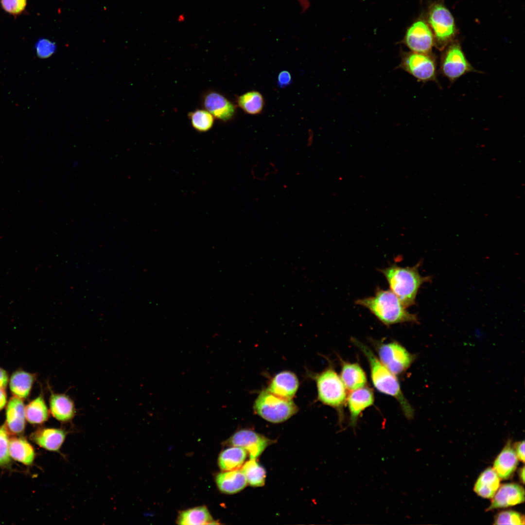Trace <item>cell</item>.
Masks as SVG:
<instances>
[{"mask_svg":"<svg viewBox=\"0 0 525 525\" xmlns=\"http://www.w3.org/2000/svg\"><path fill=\"white\" fill-rule=\"evenodd\" d=\"M351 341L367 359L374 387L379 392L394 398L405 416L407 419H412L414 416V409L403 395L396 375L381 363L368 346L354 338H351Z\"/></svg>","mask_w":525,"mask_h":525,"instance_id":"1","label":"cell"},{"mask_svg":"<svg viewBox=\"0 0 525 525\" xmlns=\"http://www.w3.org/2000/svg\"><path fill=\"white\" fill-rule=\"evenodd\" d=\"M355 304L368 309L387 326L398 323L418 322L417 315L409 312L400 299L390 290L378 287L374 296L358 299Z\"/></svg>","mask_w":525,"mask_h":525,"instance_id":"2","label":"cell"},{"mask_svg":"<svg viewBox=\"0 0 525 525\" xmlns=\"http://www.w3.org/2000/svg\"><path fill=\"white\" fill-rule=\"evenodd\" d=\"M419 262L413 267H401L392 264L379 269L386 279L390 290L407 308L416 303L418 292L421 286L430 280L429 276L423 277L419 273Z\"/></svg>","mask_w":525,"mask_h":525,"instance_id":"3","label":"cell"},{"mask_svg":"<svg viewBox=\"0 0 525 525\" xmlns=\"http://www.w3.org/2000/svg\"><path fill=\"white\" fill-rule=\"evenodd\" d=\"M317 386V398L324 404L336 410L340 423L344 418V407L346 403V388L340 376L331 367L313 376Z\"/></svg>","mask_w":525,"mask_h":525,"instance_id":"4","label":"cell"},{"mask_svg":"<svg viewBox=\"0 0 525 525\" xmlns=\"http://www.w3.org/2000/svg\"><path fill=\"white\" fill-rule=\"evenodd\" d=\"M253 409L262 419L274 423L287 420L298 411V407L292 399L277 396L267 389L259 394Z\"/></svg>","mask_w":525,"mask_h":525,"instance_id":"5","label":"cell"},{"mask_svg":"<svg viewBox=\"0 0 525 525\" xmlns=\"http://www.w3.org/2000/svg\"><path fill=\"white\" fill-rule=\"evenodd\" d=\"M401 58L398 69L407 72L418 81L438 82L437 63L435 57L431 53L403 52Z\"/></svg>","mask_w":525,"mask_h":525,"instance_id":"6","label":"cell"},{"mask_svg":"<svg viewBox=\"0 0 525 525\" xmlns=\"http://www.w3.org/2000/svg\"><path fill=\"white\" fill-rule=\"evenodd\" d=\"M374 346L379 360L395 375L404 373L416 357L396 341L376 342Z\"/></svg>","mask_w":525,"mask_h":525,"instance_id":"7","label":"cell"},{"mask_svg":"<svg viewBox=\"0 0 525 525\" xmlns=\"http://www.w3.org/2000/svg\"><path fill=\"white\" fill-rule=\"evenodd\" d=\"M440 71L451 82L471 72H478L466 58L458 43L451 45L443 53Z\"/></svg>","mask_w":525,"mask_h":525,"instance_id":"8","label":"cell"},{"mask_svg":"<svg viewBox=\"0 0 525 525\" xmlns=\"http://www.w3.org/2000/svg\"><path fill=\"white\" fill-rule=\"evenodd\" d=\"M428 21L434 32L438 47L443 48L455 35V21L452 14L443 5L436 4L430 9Z\"/></svg>","mask_w":525,"mask_h":525,"instance_id":"9","label":"cell"},{"mask_svg":"<svg viewBox=\"0 0 525 525\" xmlns=\"http://www.w3.org/2000/svg\"><path fill=\"white\" fill-rule=\"evenodd\" d=\"M273 441L265 436L248 429L235 432L227 441V444L245 449L249 459H256Z\"/></svg>","mask_w":525,"mask_h":525,"instance_id":"10","label":"cell"},{"mask_svg":"<svg viewBox=\"0 0 525 525\" xmlns=\"http://www.w3.org/2000/svg\"><path fill=\"white\" fill-rule=\"evenodd\" d=\"M403 43L412 52L431 53L434 41L428 25L422 20H418L407 30Z\"/></svg>","mask_w":525,"mask_h":525,"instance_id":"11","label":"cell"},{"mask_svg":"<svg viewBox=\"0 0 525 525\" xmlns=\"http://www.w3.org/2000/svg\"><path fill=\"white\" fill-rule=\"evenodd\" d=\"M201 104L214 118L223 122L232 120L236 113V106L233 103L214 90H208L203 94Z\"/></svg>","mask_w":525,"mask_h":525,"instance_id":"12","label":"cell"},{"mask_svg":"<svg viewBox=\"0 0 525 525\" xmlns=\"http://www.w3.org/2000/svg\"><path fill=\"white\" fill-rule=\"evenodd\" d=\"M525 501V490L520 485L506 483L499 486L487 511L505 508L521 504Z\"/></svg>","mask_w":525,"mask_h":525,"instance_id":"13","label":"cell"},{"mask_svg":"<svg viewBox=\"0 0 525 525\" xmlns=\"http://www.w3.org/2000/svg\"><path fill=\"white\" fill-rule=\"evenodd\" d=\"M374 402L373 392L367 386L350 391L346 400L350 413V425L355 427L362 412L372 405Z\"/></svg>","mask_w":525,"mask_h":525,"instance_id":"14","label":"cell"},{"mask_svg":"<svg viewBox=\"0 0 525 525\" xmlns=\"http://www.w3.org/2000/svg\"><path fill=\"white\" fill-rule=\"evenodd\" d=\"M298 386V380L295 374L290 371H283L273 378L266 389L277 396L292 399Z\"/></svg>","mask_w":525,"mask_h":525,"instance_id":"15","label":"cell"},{"mask_svg":"<svg viewBox=\"0 0 525 525\" xmlns=\"http://www.w3.org/2000/svg\"><path fill=\"white\" fill-rule=\"evenodd\" d=\"M518 460L515 450L512 447L511 441L509 440L495 458L493 469L500 479H508L516 470Z\"/></svg>","mask_w":525,"mask_h":525,"instance_id":"16","label":"cell"},{"mask_svg":"<svg viewBox=\"0 0 525 525\" xmlns=\"http://www.w3.org/2000/svg\"><path fill=\"white\" fill-rule=\"evenodd\" d=\"M215 482L219 490L225 494H234L243 490L247 482L241 470L223 471L218 473Z\"/></svg>","mask_w":525,"mask_h":525,"instance_id":"17","label":"cell"},{"mask_svg":"<svg viewBox=\"0 0 525 525\" xmlns=\"http://www.w3.org/2000/svg\"><path fill=\"white\" fill-rule=\"evenodd\" d=\"M50 409L52 416L57 420L67 422L75 415L73 400L65 394L52 393L49 400Z\"/></svg>","mask_w":525,"mask_h":525,"instance_id":"18","label":"cell"},{"mask_svg":"<svg viewBox=\"0 0 525 525\" xmlns=\"http://www.w3.org/2000/svg\"><path fill=\"white\" fill-rule=\"evenodd\" d=\"M340 378L346 389L352 391L366 385L367 378L362 367L356 363L341 360Z\"/></svg>","mask_w":525,"mask_h":525,"instance_id":"19","label":"cell"},{"mask_svg":"<svg viewBox=\"0 0 525 525\" xmlns=\"http://www.w3.org/2000/svg\"><path fill=\"white\" fill-rule=\"evenodd\" d=\"M25 406L21 399L11 398L7 404L6 412L7 426L15 434L22 432L25 425Z\"/></svg>","mask_w":525,"mask_h":525,"instance_id":"20","label":"cell"},{"mask_svg":"<svg viewBox=\"0 0 525 525\" xmlns=\"http://www.w3.org/2000/svg\"><path fill=\"white\" fill-rule=\"evenodd\" d=\"M66 437V432L63 429L46 428L36 431L33 436V439L41 447L55 452L60 449Z\"/></svg>","mask_w":525,"mask_h":525,"instance_id":"21","label":"cell"},{"mask_svg":"<svg viewBox=\"0 0 525 525\" xmlns=\"http://www.w3.org/2000/svg\"><path fill=\"white\" fill-rule=\"evenodd\" d=\"M500 483V478L494 469L489 467L479 476L474 484L473 490L479 496L491 499L499 488Z\"/></svg>","mask_w":525,"mask_h":525,"instance_id":"22","label":"cell"},{"mask_svg":"<svg viewBox=\"0 0 525 525\" xmlns=\"http://www.w3.org/2000/svg\"><path fill=\"white\" fill-rule=\"evenodd\" d=\"M176 522L179 525H202L218 524L206 506H199L182 511Z\"/></svg>","mask_w":525,"mask_h":525,"instance_id":"23","label":"cell"},{"mask_svg":"<svg viewBox=\"0 0 525 525\" xmlns=\"http://www.w3.org/2000/svg\"><path fill=\"white\" fill-rule=\"evenodd\" d=\"M247 454L245 449L239 447L232 446L228 448L219 454V467L223 471L238 469L243 465Z\"/></svg>","mask_w":525,"mask_h":525,"instance_id":"24","label":"cell"},{"mask_svg":"<svg viewBox=\"0 0 525 525\" xmlns=\"http://www.w3.org/2000/svg\"><path fill=\"white\" fill-rule=\"evenodd\" d=\"M10 457L25 465L31 464L35 458V451L32 446L25 439L15 438L9 441Z\"/></svg>","mask_w":525,"mask_h":525,"instance_id":"25","label":"cell"},{"mask_svg":"<svg viewBox=\"0 0 525 525\" xmlns=\"http://www.w3.org/2000/svg\"><path fill=\"white\" fill-rule=\"evenodd\" d=\"M34 380V375L22 370L17 371L11 377L10 390L15 397L21 399L26 398L30 394Z\"/></svg>","mask_w":525,"mask_h":525,"instance_id":"26","label":"cell"},{"mask_svg":"<svg viewBox=\"0 0 525 525\" xmlns=\"http://www.w3.org/2000/svg\"><path fill=\"white\" fill-rule=\"evenodd\" d=\"M239 107L245 113L250 115L261 113L264 106V100L262 94L256 90L246 92L237 98Z\"/></svg>","mask_w":525,"mask_h":525,"instance_id":"27","label":"cell"},{"mask_svg":"<svg viewBox=\"0 0 525 525\" xmlns=\"http://www.w3.org/2000/svg\"><path fill=\"white\" fill-rule=\"evenodd\" d=\"M25 419L32 424H41L49 418V410L42 396L40 395L25 407Z\"/></svg>","mask_w":525,"mask_h":525,"instance_id":"28","label":"cell"},{"mask_svg":"<svg viewBox=\"0 0 525 525\" xmlns=\"http://www.w3.org/2000/svg\"><path fill=\"white\" fill-rule=\"evenodd\" d=\"M247 482L252 487H262L265 483L266 472L255 459H249L241 468Z\"/></svg>","mask_w":525,"mask_h":525,"instance_id":"29","label":"cell"},{"mask_svg":"<svg viewBox=\"0 0 525 525\" xmlns=\"http://www.w3.org/2000/svg\"><path fill=\"white\" fill-rule=\"evenodd\" d=\"M192 127L199 132H206L213 126L214 117L205 109H196L188 114Z\"/></svg>","mask_w":525,"mask_h":525,"instance_id":"30","label":"cell"},{"mask_svg":"<svg viewBox=\"0 0 525 525\" xmlns=\"http://www.w3.org/2000/svg\"><path fill=\"white\" fill-rule=\"evenodd\" d=\"M494 521V525H524L525 517L521 513L514 510H504L495 516Z\"/></svg>","mask_w":525,"mask_h":525,"instance_id":"31","label":"cell"},{"mask_svg":"<svg viewBox=\"0 0 525 525\" xmlns=\"http://www.w3.org/2000/svg\"><path fill=\"white\" fill-rule=\"evenodd\" d=\"M35 48L36 55L41 59L50 57L56 51L55 43L46 38L39 39L36 42Z\"/></svg>","mask_w":525,"mask_h":525,"instance_id":"32","label":"cell"},{"mask_svg":"<svg viewBox=\"0 0 525 525\" xmlns=\"http://www.w3.org/2000/svg\"><path fill=\"white\" fill-rule=\"evenodd\" d=\"M9 440L5 425L0 427V465L8 464L10 461Z\"/></svg>","mask_w":525,"mask_h":525,"instance_id":"33","label":"cell"},{"mask_svg":"<svg viewBox=\"0 0 525 525\" xmlns=\"http://www.w3.org/2000/svg\"><path fill=\"white\" fill-rule=\"evenodd\" d=\"M2 8L13 16L22 13L27 5V0H0Z\"/></svg>","mask_w":525,"mask_h":525,"instance_id":"34","label":"cell"},{"mask_svg":"<svg viewBox=\"0 0 525 525\" xmlns=\"http://www.w3.org/2000/svg\"><path fill=\"white\" fill-rule=\"evenodd\" d=\"M277 82L278 86L280 88H284L289 85L292 82L291 73L286 70L280 71L278 76Z\"/></svg>","mask_w":525,"mask_h":525,"instance_id":"35","label":"cell"},{"mask_svg":"<svg viewBox=\"0 0 525 525\" xmlns=\"http://www.w3.org/2000/svg\"><path fill=\"white\" fill-rule=\"evenodd\" d=\"M514 450L519 460L525 462V441L516 442L514 445Z\"/></svg>","mask_w":525,"mask_h":525,"instance_id":"36","label":"cell"},{"mask_svg":"<svg viewBox=\"0 0 525 525\" xmlns=\"http://www.w3.org/2000/svg\"><path fill=\"white\" fill-rule=\"evenodd\" d=\"M295 1L300 9V11L302 13L308 11L311 7L310 0H295Z\"/></svg>","mask_w":525,"mask_h":525,"instance_id":"37","label":"cell"},{"mask_svg":"<svg viewBox=\"0 0 525 525\" xmlns=\"http://www.w3.org/2000/svg\"><path fill=\"white\" fill-rule=\"evenodd\" d=\"M8 377L7 372L0 368V388L4 389L7 384Z\"/></svg>","mask_w":525,"mask_h":525,"instance_id":"38","label":"cell"},{"mask_svg":"<svg viewBox=\"0 0 525 525\" xmlns=\"http://www.w3.org/2000/svg\"><path fill=\"white\" fill-rule=\"evenodd\" d=\"M7 402L6 394L4 389L0 388V410L5 405Z\"/></svg>","mask_w":525,"mask_h":525,"instance_id":"39","label":"cell"},{"mask_svg":"<svg viewBox=\"0 0 525 525\" xmlns=\"http://www.w3.org/2000/svg\"><path fill=\"white\" fill-rule=\"evenodd\" d=\"M519 477L521 482L524 484L525 482V467L523 466L520 468L519 472Z\"/></svg>","mask_w":525,"mask_h":525,"instance_id":"40","label":"cell"}]
</instances>
